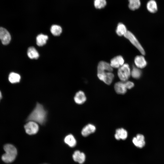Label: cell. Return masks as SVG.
<instances>
[{
	"label": "cell",
	"instance_id": "1",
	"mask_svg": "<svg viewBox=\"0 0 164 164\" xmlns=\"http://www.w3.org/2000/svg\"><path fill=\"white\" fill-rule=\"evenodd\" d=\"M46 116V112L43 105L37 103L35 108L28 116L27 120L42 125L45 122Z\"/></svg>",
	"mask_w": 164,
	"mask_h": 164
},
{
	"label": "cell",
	"instance_id": "2",
	"mask_svg": "<svg viewBox=\"0 0 164 164\" xmlns=\"http://www.w3.org/2000/svg\"><path fill=\"white\" fill-rule=\"evenodd\" d=\"M5 153L2 157V160L6 163H10L13 162L17 155V150L16 148L10 144L5 145L4 147Z\"/></svg>",
	"mask_w": 164,
	"mask_h": 164
},
{
	"label": "cell",
	"instance_id": "3",
	"mask_svg": "<svg viewBox=\"0 0 164 164\" xmlns=\"http://www.w3.org/2000/svg\"><path fill=\"white\" fill-rule=\"evenodd\" d=\"M118 75L121 81L125 82L127 80L131 75V70L128 64H124L118 68Z\"/></svg>",
	"mask_w": 164,
	"mask_h": 164
},
{
	"label": "cell",
	"instance_id": "4",
	"mask_svg": "<svg viewBox=\"0 0 164 164\" xmlns=\"http://www.w3.org/2000/svg\"><path fill=\"white\" fill-rule=\"evenodd\" d=\"M131 43L139 51L142 55L145 54V52L142 46L134 35L131 32L128 31L124 35Z\"/></svg>",
	"mask_w": 164,
	"mask_h": 164
},
{
	"label": "cell",
	"instance_id": "5",
	"mask_svg": "<svg viewBox=\"0 0 164 164\" xmlns=\"http://www.w3.org/2000/svg\"><path fill=\"white\" fill-rule=\"evenodd\" d=\"M97 76L100 80L108 85L111 83L114 77V74L112 72L108 71L97 73Z\"/></svg>",
	"mask_w": 164,
	"mask_h": 164
},
{
	"label": "cell",
	"instance_id": "6",
	"mask_svg": "<svg viewBox=\"0 0 164 164\" xmlns=\"http://www.w3.org/2000/svg\"><path fill=\"white\" fill-rule=\"evenodd\" d=\"M26 132L29 135L36 133L39 130V126L37 123L32 121H29L24 126Z\"/></svg>",
	"mask_w": 164,
	"mask_h": 164
},
{
	"label": "cell",
	"instance_id": "7",
	"mask_svg": "<svg viewBox=\"0 0 164 164\" xmlns=\"http://www.w3.org/2000/svg\"><path fill=\"white\" fill-rule=\"evenodd\" d=\"M0 39L4 45L9 44L11 40V36L9 32L2 27H0Z\"/></svg>",
	"mask_w": 164,
	"mask_h": 164
},
{
	"label": "cell",
	"instance_id": "8",
	"mask_svg": "<svg viewBox=\"0 0 164 164\" xmlns=\"http://www.w3.org/2000/svg\"><path fill=\"white\" fill-rule=\"evenodd\" d=\"M113 70L110 64L106 62L101 61L98 63L97 67V73L104 71L112 72Z\"/></svg>",
	"mask_w": 164,
	"mask_h": 164
},
{
	"label": "cell",
	"instance_id": "9",
	"mask_svg": "<svg viewBox=\"0 0 164 164\" xmlns=\"http://www.w3.org/2000/svg\"><path fill=\"white\" fill-rule=\"evenodd\" d=\"M124 63L123 57L121 55H118L111 59L110 64L112 68H119L124 64Z\"/></svg>",
	"mask_w": 164,
	"mask_h": 164
},
{
	"label": "cell",
	"instance_id": "10",
	"mask_svg": "<svg viewBox=\"0 0 164 164\" xmlns=\"http://www.w3.org/2000/svg\"><path fill=\"white\" fill-rule=\"evenodd\" d=\"M132 142L136 147L142 148L145 145L144 136L142 134H138L133 138Z\"/></svg>",
	"mask_w": 164,
	"mask_h": 164
},
{
	"label": "cell",
	"instance_id": "11",
	"mask_svg": "<svg viewBox=\"0 0 164 164\" xmlns=\"http://www.w3.org/2000/svg\"><path fill=\"white\" fill-rule=\"evenodd\" d=\"M143 55L137 56L134 59V63L136 67L139 69L145 68L147 64V61Z\"/></svg>",
	"mask_w": 164,
	"mask_h": 164
},
{
	"label": "cell",
	"instance_id": "12",
	"mask_svg": "<svg viewBox=\"0 0 164 164\" xmlns=\"http://www.w3.org/2000/svg\"><path fill=\"white\" fill-rule=\"evenodd\" d=\"M72 157L74 161L80 164L83 163L86 159V156L84 153L79 150H76L74 152Z\"/></svg>",
	"mask_w": 164,
	"mask_h": 164
},
{
	"label": "cell",
	"instance_id": "13",
	"mask_svg": "<svg viewBox=\"0 0 164 164\" xmlns=\"http://www.w3.org/2000/svg\"><path fill=\"white\" fill-rule=\"evenodd\" d=\"M114 89L117 94H125L127 90L125 82L122 81L116 83L114 85Z\"/></svg>",
	"mask_w": 164,
	"mask_h": 164
},
{
	"label": "cell",
	"instance_id": "14",
	"mask_svg": "<svg viewBox=\"0 0 164 164\" xmlns=\"http://www.w3.org/2000/svg\"><path fill=\"white\" fill-rule=\"evenodd\" d=\"M95 126L92 124H88L85 126L81 131V134L84 137H86L94 133L96 131Z\"/></svg>",
	"mask_w": 164,
	"mask_h": 164
},
{
	"label": "cell",
	"instance_id": "15",
	"mask_svg": "<svg viewBox=\"0 0 164 164\" xmlns=\"http://www.w3.org/2000/svg\"><path fill=\"white\" fill-rule=\"evenodd\" d=\"M127 131L123 128H119L116 130L114 137L117 140H125L128 137Z\"/></svg>",
	"mask_w": 164,
	"mask_h": 164
},
{
	"label": "cell",
	"instance_id": "16",
	"mask_svg": "<svg viewBox=\"0 0 164 164\" xmlns=\"http://www.w3.org/2000/svg\"><path fill=\"white\" fill-rule=\"evenodd\" d=\"M75 102L77 104H82L86 101V97L84 93L82 91H79L76 94L74 97Z\"/></svg>",
	"mask_w": 164,
	"mask_h": 164
},
{
	"label": "cell",
	"instance_id": "17",
	"mask_svg": "<svg viewBox=\"0 0 164 164\" xmlns=\"http://www.w3.org/2000/svg\"><path fill=\"white\" fill-rule=\"evenodd\" d=\"M146 8L150 13H155L158 10L157 3L155 0H150L147 3Z\"/></svg>",
	"mask_w": 164,
	"mask_h": 164
},
{
	"label": "cell",
	"instance_id": "18",
	"mask_svg": "<svg viewBox=\"0 0 164 164\" xmlns=\"http://www.w3.org/2000/svg\"><path fill=\"white\" fill-rule=\"evenodd\" d=\"M64 141L65 143L71 147H75L77 144L76 140L72 134L67 135L64 138Z\"/></svg>",
	"mask_w": 164,
	"mask_h": 164
},
{
	"label": "cell",
	"instance_id": "19",
	"mask_svg": "<svg viewBox=\"0 0 164 164\" xmlns=\"http://www.w3.org/2000/svg\"><path fill=\"white\" fill-rule=\"evenodd\" d=\"M125 25L122 23H119L117 27L116 32L119 36H124L127 32Z\"/></svg>",
	"mask_w": 164,
	"mask_h": 164
},
{
	"label": "cell",
	"instance_id": "20",
	"mask_svg": "<svg viewBox=\"0 0 164 164\" xmlns=\"http://www.w3.org/2000/svg\"><path fill=\"white\" fill-rule=\"evenodd\" d=\"M48 39V36L47 35L40 34L36 38V44L39 46H42L46 43Z\"/></svg>",
	"mask_w": 164,
	"mask_h": 164
},
{
	"label": "cell",
	"instance_id": "21",
	"mask_svg": "<svg viewBox=\"0 0 164 164\" xmlns=\"http://www.w3.org/2000/svg\"><path fill=\"white\" fill-rule=\"evenodd\" d=\"M27 55L28 57L31 59H37L39 57V54L33 47H29L27 50Z\"/></svg>",
	"mask_w": 164,
	"mask_h": 164
},
{
	"label": "cell",
	"instance_id": "22",
	"mask_svg": "<svg viewBox=\"0 0 164 164\" xmlns=\"http://www.w3.org/2000/svg\"><path fill=\"white\" fill-rule=\"evenodd\" d=\"M128 6L132 10L138 9L140 6L141 3L140 0H128Z\"/></svg>",
	"mask_w": 164,
	"mask_h": 164
},
{
	"label": "cell",
	"instance_id": "23",
	"mask_svg": "<svg viewBox=\"0 0 164 164\" xmlns=\"http://www.w3.org/2000/svg\"><path fill=\"white\" fill-rule=\"evenodd\" d=\"M20 79V75L14 72L11 73L9 77V80L12 83H15L19 82Z\"/></svg>",
	"mask_w": 164,
	"mask_h": 164
},
{
	"label": "cell",
	"instance_id": "24",
	"mask_svg": "<svg viewBox=\"0 0 164 164\" xmlns=\"http://www.w3.org/2000/svg\"><path fill=\"white\" fill-rule=\"evenodd\" d=\"M50 30L52 34L55 36L60 35L62 32L61 27L59 26L56 25H52Z\"/></svg>",
	"mask_w": 164,
	"mask_h": 164
},
{
	"label": "cell",
	"instance_id": "25",
	"mask_svg": "<svg viewBox=\"0 0 164 164\" xmlns=\"http://www.w3.org/2000/svg\"><path fill=\"white\" fill-rule=\"evenodd\" d=\"M142 75V72L140 69L136 67H134L131 71V75L135 79L140 78Z\"/></svg>",
	"mask_w": 164,
	"mask_h": 164
},
{
	"label": "cell",
	"instance_id": "26",
	"mask_svg": "<svg viewBox=\"0 0 164 164\" xmlns=\"http://www.w3.org/2000/svg\"><path fill=\"white\" fill-rule=\"evenodd\" d=\"M94 4L96 9H101L106 6L107 1L106 0H94Z\"/></svg>",
	"mask_w": 164,
	"mask_h": 164
},
{
	"label": "cell",
	"instance_id": "27",
	"mask_svg": "<svg viewBox=\"0 0 164 164\" xmlns=\"http://www.w3.org/2000/svg\"><path fill=\"white\" fill-rule=\"evenodd\" d=\"M125 82L127 89H131L134 86V84L132 81H125Z\"/></svg>",
	"mask_w": 164,
	"mask_h": 164
},
{
	"label": "cell",
	"instance_id": "28",
	"mask_svg": "<svg viewBox=\"0 0 164 164\" xmlns=\"http://www.w3.org/2000/svg\"><path fill=\"white\" fill-rule=\"evenodd\" d=\"M2 97V94L1 91H0V100L1 99Z\"/></svg>",
	"mask_w": 164,
	"mask_h": 164
},
{
	"label": "cell",
	"instance_id": "29",
	"mask_svg": "<svg viewBox=\"0 0 164 164\" xmlns=\"http://www.w3.org/2000/svg\"></svg>",
	"mask_w": 164,
	"mask_h": 164
}]
</instances>
